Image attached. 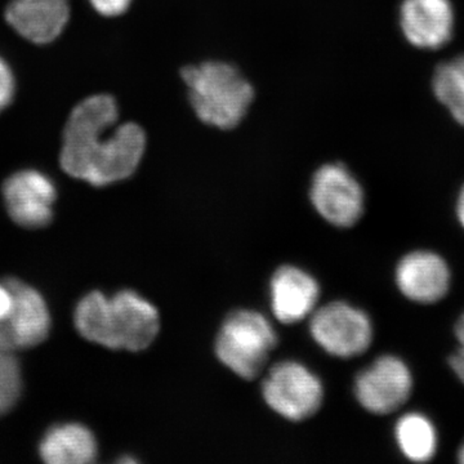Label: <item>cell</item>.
Returning a JSON list of instances; mask_svg holds the SVG:
<instances>
[{"instance_id": "1", "label": "cell", "mask_w": 464, "mask_h": 464, "mask_svg": "<svg viewBox=\"0 0 464 464\" xmlns=\"http://www.w3.org/2000/svg\"><path fill=\"white\" fill-rule=\"evenodd\" d=\"M119 116L111 94H93L72 109L60 157L69 176L102 188L137 172L148 149V134L134 121L119 124Z\"/></svg>"}, {"instance_id": "2", "label": "cell", "mask_w": 464, "mask_h": 464, "mask_svg": "<svg viewBox=\"0 0 464 464\" xmlns=\"http://www.w3.org/2000/svg\"><path fill=\"white\" fill-rule=\"evenodd\" d=\"M75 326L82 337L100 346L139 353L157 338L160 316L133 290H121L111 298L92 292L76 306Z\"/></svg>"}, {"instance_id": "3", "label": "cell", "mask_w": 464, "mask_h": 464, "mask_svg": "<svg viewBox=\"0 0 464 464\" xmlns=\"http://www.w3.org/2000/svg\"><path fill=\"white\" fill-rule=\"evenodd\" d=\"M179 75L194 114L222 132L239 127L255 102V87L234 63L203 61L182 67Z\"/></svg>"}, {"instance_id": "4", "label": "cell", "mask_w": 464, "mask_h": 464, "mask_svg": "<svg viewBox=\"0 0 464 464\" xmlns=\"http://www.w3.org/2000/svg\"><path fill=\"white\" fill-rule=\"evenodd\" d=\"M277 343L273 325L257 311L231 314L216 341L219 362L244 380H255Z\"/></svg>"}, {"instance_id": "5", "label": "cell", "mask_w": 464, "mask_h": 464, "mask_svg": "<svg viewBox=\"0 0 464 464\" xmlns=\"http://www.w3.org/2000/svg\"><path fill=\"white\" fill-rule=\"evenodd\" d=\"M267 405L289 420H307L322 406V381L310 369L297 362L274 365L262 384Z\"/></svg>"}, {"instance_id": "6", "label": "cell", "mask_w": 464, "mask_h": 464, "mask_svg": "<svg viewBox=\"0 0 464 464\" xmlns=\"http://www.w3.org/2000/svg\"><path fill=\"white\" fill-rule=\"evenodd\" d=\"M310 331L320 347L337 357L362 355L373 340L368 315L343 302H333L314 311Z\"/></svg>"}, {"instance_id": "7", "label": "cell", "mask_w": 464, "mask_h": 464, "mask_svg": "<svg viewBox=\"0 0 464 464\" xmlns=\"http://www.w3.org/2000/svg\"><path fill=\"white\" fill-rule=\"evenodd\" d=\"M310 199L320 216L337 227H351L364 210V192L343 164H324L314 173Z\"/></svg>"}, {"instance_id": "8", "label": "cell", "mask_w": 464, "mask_h": 464, "mask_svg": "<svg viewBox=\"0 0 464 464\" xmlns=\"http://www.w3.org/2000/svg\"><path fill=\"white\" fill-rule=\"evenodd\" d=\"M14 293V304L0 320V347L9 351L38 346L51 331V316L42 295L32 286L7 279Z\"/></svg>"}, {"instance_id": "9", "label": "cell", "mask_w": 464, "mask_h": 464, "mask_svg": "<svg viewBox=\"0 0 464 464\" xmlns=\"http://www.w3.org/2000/svg\"><path fill=\"white\" fill-rule=\"evenodd\" d=\"M413 378L402 360L382 356L373 365L357 375L355 395L366 411L390 414L398 411L411 398Z\"/></svg>"}, {"instance_id": "10", "label": "cell", "mask_w": 464, "mask_h": 464, "mask_svg": "<svg viewBox=\"0 0 464 464\" xmlns=\"http://www.w3.org/2000/svg\"><path fill=\"white\" fill-rule=\"evenodd\" d=\"M3 195L9 216L17 225L39 228L52 221L57 192L45 174L36 170L14 174L3 185Z\"/></svg>"}, {"instance_id": "11", "label": "cell", "mask_w": 464, "mask_h": 464, "mask_svg": "<svg viewBox=\"0 0 464 464\" xmlns=\"http://www.w3.org/2000/svg\"><path fill=\"white\" fill-rule=\"evenodd\" d=\"M405 38L424 50H436L450 41L454 14L449 0H405L400 11Z\"/></svg>"}, {"instance_id": "12", "label": "cell", "mask_w": 464, "mask_h": 464, "mask_svg": "<svg viewBox=\"0 0 464 464\" xmlns=\"http://www.w3.org/2000/svg\"><path fill=\"white\" fill-rule=\"evenodd\" d=\"M271 307L283 324H295L313 315L320 297L315 277L295 266H283L270 284Z\"/></svg>"}, {"instance_id": "13", "label": "cell", "mask_w": 464, "mask_h": 464, "mask_svg": "<svg viewBox=\"0 0 464 464\" xmlns=\"http://www.w3.org/2000/svg\"><path fill=\"white\" fill-rule=\"evenodd\" d=\"M400 292L418 304H435L447 295L450 273L444 259L431 252L405 256L396 268Z\"/></svg>"}, {"instance_id": "14", "label": "cell", "mask_w": 464, "mask_h": 464, "mask_svg": "<svg viewBox=\"0 0 464 464\" xmlns=\"http://www.w3.org/2000/svg\"><path fill=\"white\" fill-rule=\"evenodd\" d=\"M5 20L27 41L47 44L69 23V0H12L5 9Z\"/></svg>"}, {"instance_id": "15", "label": "cell", "mask_w": 464, "mask_h": 464, "mask_svg": "<svg viewBox=\"0 0 464 464\" xmlns=\"http://www.w3.org/2000/svg\"><path fill=\"white\" fill-rule=\"evenodd\" d=\"M42 459L50 464H87L97 457L93 433L82 424L53 427L41 442Z\"/></svg>"}, {"instance_id": "16", "label": "cell", "mask_w": 464, "mask_h": 464, "mask_svg": "<svg viewBox=\"0 0 464 464\" xmlns=\"http://www.w3.org/2000/svg\"><path fill=\"white\" fill-rule=\"evenodd\" d=\"M396 440L402 454L414 462H427L435 456L436 431L423 415L411 413L400 418L396 424Z\"/></svg>"}, {"instance_id": "17", "label": "cell", "mask_w": 464, "mask_h": 464, "mask_svg": "<svg viewBox=\"0 0 464 464\" xmlns=\"http://www.w3.org/2000/svg\"><path fill=\"white\" fill-rule=\"evenodd\" d=\"M433 92L451 116L464 127V56L438 67L433 76Z\"/></svg>"}, {"instance_id": "18", "label": "cell", "mask_w": 464, "mask_h": 464, "mask_svg": "<svg viewBox=\"0 0 464 464\" xmlns=\"http://www.w3.org/2000/svg\"><path fill=\"white\" fill-rule=\"evenodd\" d=\"M21 372L14 351L0 347V415L16 404L21 393Z\"/></svg>"}, {"instance_id": "19", "label": "cell", "mask_w": 464, "mask_h": 464, "mask_svg": "<svg viewBox=\"0 0 464 464\" xmlns=\"http://www.w3.org/2000/svg\"><path fill=\"white\" fill-rule=\"evenodd\" d=\"M92 7L103 17L123 16L132 7L133 0H90Z\"/></svg>"}, {"instance_id": "20", "label": "cell", "mask_w": 464, "mask_h": 464, "mask_svg": "<svg viewBox=\"0 0 464 464\" xmlns=\"http://www.w3.org/2000/svg\"><path fill=\"white\" fill-rule=\"evenodd\" d=\"M14 93V79L7 63L0 57V111L11 103Z\"/></svg>"}, {"instance_id": "21", "label": "cell", "mask_w": 464, "mask_h": 464, "mask_svg": "<svg viewBox=\"0 0 464 464\" xmlns=\"http://www.w3.org/2000/svg\"><path fill=\"white\" fill-rule=\"evenodd\" d=\"M12 304H14V293H12L7 280H5V282L0 283V320L8 315Z\"/></svg>"}, {"instance_id": "22", "label": "cell", "mask_w": 464, "mask_h": 464, "mask_svg": "<svg viewBox=\"0 0 464 464\" xmlns=\"http://www.w3.org/2000/svg\"><path fill=\"white\" fill-rule=\"evenodd\" d=\"M449 365L464 384V353L462 351L458 350L456 353L449 357Z\"/></svg>"}, {"instance_id": "23", "label": "cell", "mask_w": 464, "mask_h": 464, "mask_svg": "<svg viewBox=\"0 0 464 464\" xmlns=\"http://www.w3.org/2000/svg\"><path fill=\"white\" fill-rule=\"evenodd\" d=\"M456 335L458 342H459V351H462L464 353V314L460 316V319L458 320L456 325Z\"/></svg>"}, {"instance_id": "24", "label": "cell", "mask_w": 464, "mask_h": 464, "mask_svg": "<svg viewBox=\"0 0 464 464\" xmlns=\"http://www.w3.org/2000/svg\"><path fill=\"white\" fill-rule=\"evenodd\" d=\"M457 213L458 218L464 227V188L460 191L459 199H458Z\"/></svg>"}, {"instance_id": "25", "label": "cell", "mask_w": 464, "mask_h": 464, "mask_svg": "<svg viewBox=\"0 0 464 464\" xmlns=\"http://www.w3.org/2000/svg\"><path fill=\"white\" fill-rule=\"evenodd\" d=\"M458 457H459V462L464 464V444L462 445V448H460Z\"/></svg>"}]
</instances>
